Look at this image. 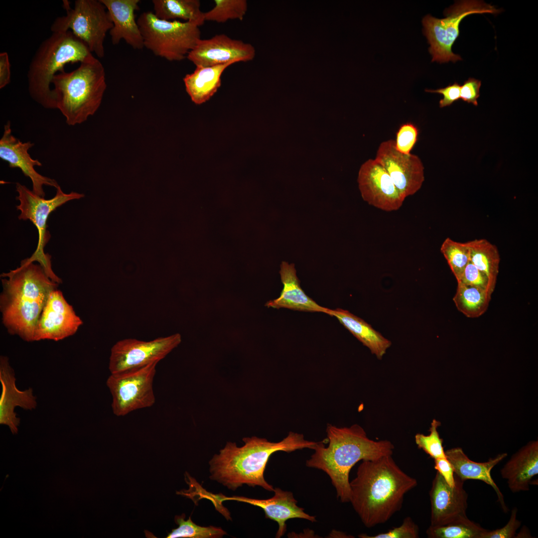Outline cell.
<instances>
[{
    "mask_svg": "<svg viewBox=\"0 0 538 538\" xmlns=\"http://www.w3.org/2000/svg\"><path fill=\"white\" fill-rule=\"evenodd\" d=\"M416 480L404 472L392 455L363 460L350 482V502L368 528L384 524L402 508Z\"/></svg>",
    "mask_w": 538,
    "mask_h": 538,
    "instance_id": "obj_1",
    "label": "cell"
},
{
    "mask_svg": "<svg viewBox=\"0 0 538 538\" xmlns=\"http://www.w3.org/2000/svg\"><path fill=\"white\" fill-rule=\"evenodd\" d=\"M243 441L245 444L241 447L228 442L209 463L210 478L233 490L246 484L273 491V486L264 478L265 470L271 454L279 451L289 453L303 448L313 449L318 443L307 440L303 434L292 431L278 442L257 436L244 437Z\"/></svg>",
    "mask_w": 538,
    "mask_h": 538,
    "instance_id": "obj_2",
    "label": "cell"
},
{
    "mask_svg": "<svg viewBox=\"0 0 538 538\" xmlns=\"http://www.w3.org/2000/svg\"><path fill=\"white\" fill-rule=\"evenodd\" d=\"M0 310L2 322L11 335L34 341L37 321L50 293L57 289L38 264L24 259L19 267L0 274Z\"/></svg>",
    "mask_w": 538,
    "mask_h": 538,
    "instance_id": "obj_3",
    "label": "cell"
},
{
    "mask_svg": "<svg viewBox=\"0 0 538 538\" xmlns=\"http://www.w3.org/2000/svg\"><path fill=\"white\" fill-rule=\"evenodd\" d=\"M329 444L318 442L314 453L306 461L309 468L321 470L330 477L337 496L343 503L350 497L349 473L359 461L373 460L392 455L394 446L389 440L370 439L365 430L355 424L347 427H338L328 424L326 428Z\"/></svg>",
    "mask_w": 538,
    "mask_h": 538,
    "instance_id": "obj_4",
    "label": "cell"
},
{
    "mask_svg": "<svg viewBox=\"0 0 538 538\" xmlns=\"http://www.w3.org/2000/svg\"><path fill=\"white\" fill-rule=\"evenodd\" d=\"M56 109L69 126L85 122L98 110L107 88L104 67L93 54L76 69L55 75L52 82Z\"/></svg>",
    "mask_w": 538,
    "mask_h": 538,
    "instance_id": "obj_5",
    "label": "cell"
},
{
    "mask_svg": "<svg viewBox=\"0 0 538 538\" xmlns=\"http://www.w3.org/2000/svg\"><path fill=\"white\" fill-rule=\"evenodd\" d=\"M92 55L86 44L68 30L52 32L34 54L27 72L31 98L46 109H56L52 82L67 64L80 63Z\"/></svg>",
    "mask_w": 538,
    "mask_h": 538,
    "instance_id": "obj_6",
    "label": "cell"
},
{
    "mask_svg": "<svg viewBox=\"0 0 538 538\" xmlns=\"http://www.w3.org/2000/svg\"><path fill=\"white\" fill-rule=\"evenodd\" d=\"M136 21L144 47L169 61L187 58L201 39L199 27L193 22L161 20L151 11L142 12Z\"/></svg>",
    "mask_w": 538,
    "mask_h": 538,
    "instance_id": "obj_7",
    "label": "cell"
},
{
    "mask_svg": "<svg viewBox=\"0 0 538 538\" xmlns=\"http://www.w3.org/2000/svg\"><path fill=\"white\" fill-rule=\"evenodd\" d=\"M62 7L66 14L55 19L50 27L52 32L69 30L92 53L103 58L105 38L113 26L105 6L100 0H76L72 7L69 1L63 0Z\"/></svg>",
    "mask_w": 538,
    "mask_h": 538,
    "instance_id": "obj_8",
    "label": "cell"
},
{
    "mask_svg": "<svg viewBox=\"0 0 538 538\" xmlns=\"http://www.w3.org/2000/svg\"><path fill=\"white\" fill-rule=\"evenodd\" d=\"M16 190L18 193L16 199L19 202L16 208L20 212L18 219L30 220L37 228L38 233L35 251L30 258L24 260L30 263L37 262L53 281L61 283L62 282L61 279L52 269L51 256L44 251L51 238L50 234L47 230V219L51 213L56 208L69 201L81 199L84 197V194L73 191L65 193L59 186L56 188L55 196L46 199L18 182L16 183Z\"/></svg>",
    "mask_w": 538,
    "mask_h": 538,
    "instance_id": "obj_9",
    "label": "cell"
},
{
    "mask_svg": "<svg viewBox=\"0 0 538 538\" xmlns=\"http://www.w3.org/2000/svg\"><path fill=\"white\" fill-rule=\"evenodd\" d=\"M500 10L494 6L478 0H461L446 10V17L439 19L426 15L422 20L424 34L426 36L432 56V62L445 63L461 60L453 53L452 47L459 35V24L466 16L475 13L497 14Z\"/></svg>",
    "mask_w": 538,
    "mask_h": 538,
    "instance_id": "obj_10",
    "label": "cell"
},
{
    "mask_svg": "<svg viewBox=\"0 0 538 538\" xmlns=\"http://www.w3.org/2000/svg\"><path fill=\"white\" fill-rule=\"evenodd\" d=\"M157 363L111 374L106 385L112 397V408L115 415L124 416L155 404L153 383Z\"/></svg>",
    "mask_w": 538,
    "mask_h": 538,
    "instance_id": "obj_11",
    "label": "cell"
},
{
    "mask_svg": "<svg viewBox=\"0 0 538 538\" xmlns=\"http://www.w3.org/2000/svg\"><path fill=\"white\" fill-rule=\"evenodd\" d=\"M181 342L179 333L148 341L132 338L120 340L111 348L109 369L111 374H116L158 363Z\"/></svg>",
    "mask_w": 538,
    "mask_h": 538,
    "instance_id": "obj_12",
    "label": "cell"
},
{
    "mask_svg": "<svg viewBox=\"0 0 538 538\" xmlns=\"http://www.w3.org/2000/svg\"><path fill=\"white\" fill-rule=\"evenodd\" d=\"M375 159L386 169L405 198L414 194L421 187L424 174L420 158L415 154H405L397 151L394 140L381 142Z\"/></svg>",
    "mask_w": 538,
    "mask_h": 538,
    "instance_id": "obj_13",
    "label": "cell"
},
{
    "mask_svg": "<svg viewBox=\"0 0 538 538\" xmlns=\"http://www.w3.org/2000/svg\"><path fill=\"white\" fill-rule=\"evenodd\" d=\"M358 182L363 200L383 211L398 210L405 198L386 169L375 159H369L361 165Z\"/></svg>",
    "mask_w": 538,
    "mask_h": 538,
    "instance_id": "obj_14",
    "label": "cell"
},
{
    "mask_svg": "<svg viewBox=\"0 0 538 538\" xmlns=\"http://www.w3.org/2000/svg\"><path fill=\"white\" fill-rule=\"evenodd\" d=\"M83 324L73 307L57 289L49 294L37 321L34 341H58L74 335Z\"/></svg>",
    "mask_w": 538,
    "mask_h": 538,
    "instance_id": "obj_15",
    "label": "cell"
},
{
    "mask_svg": "<svg viewBox=\"0 0 538 538\" xmlns=\"http://www.w3.org/2000/svg\"><path fill=\"white\" fill-rule=\"evenodd\" d=\"M255 56V49L251 44L220 34L209 39L201 38L187 58L196 67L212 66L231 62H246Z\"/></svg>",
    "mask_w": 538,
    "mask_h": 538,
    "instance_id": "obj_16",
    "label": "cell"
},
{
    "mask_svg": "<svg viewBox=\"0 0 538 538\" xmlns=\"http://www.w3.org/2000/svg\"><path fill=\"white\" fill-rule=\"evenodd\" d=\"M455 485L450 486L438 472L429 491L430 525L440 526L466 517L468 494L464 481L454 475Z\"/></svg>",
    "mask_w": 538,
    "mask_h": 538,
    "instance_id": "obj_17",
    "label": "cell"
},
{
    "mask_svg": "<svg viewBox=\"0 0 538 538\" xmlns=\"http://www.w3.org/2000/svg\"><path fill=\"white\" fill-rule=\"evenodd\" d=\"M34 145L31 141L22 142L13 135L10 122L8 121L4 126L3 134L0 139V158L6 161L10 167L19 168L25 176L30 179L32 191L44 197V185L56 189L59 185L55 179L44 176L35 170V166H41L42 163L38 160L32 158L28 152Z\"/></svg>",
    "mask_w": 538,
    "mask_h": 538,
    "instance_id": "obj_18",
    "label": "cell"
},
{
    "mask_svg": "<svg viewBox=\"0 0 538 538\" xmlns=\"http://www.w3.org/2000/svg\"><path fill=\"white\" fill-rule=\"evenodd\" d=\"M14 372L8 358L0 357V382L2 392L0 398V424L7 425L13 434L18 432L20 419L14 409L19 406L25 410H32L37 406L36 397L29 388L20 391L15 385Z\"/></svg>",
    "mask_w": 538,
    "mask_h": 538,
    "instance_id": "obj_19",
    "label": "cell"
},
{
    "mask_svg": "<svg viewBox=\"0 0 538 538\" xmlns=\"http://www.w3.org/2000/svg\"><path fill=\"white\" fill-rule=\"evenodd\" d=\"M274 495L268 499H256L241 496L231 497H220L221 500H235L245 502L262 508L266 518L277 522L278 529L276 538L282 537L286 531L285 522L291 519L298 518L314 522L315 517L304 511V509L297 505V501L291 492L274 488Z\"/></svg>",
    "mask_w": 538,
    "mask_h": 538,
    "instance_id": "obj_20",
    "label": "cell"
},
{
    "mask_svg": "<svg viewBox=\"0 0 538 538\" xmlns=\"http://www.w3.org/2000/svg\"><path fill=\"white\" fill-rule=\"evenodd\" d=\"M100 0L105 6L113 24L109 31L112 44H118L123 39L133 49H142L143 38L134 13L139 8L140 0Z\"/></svg>",
    "mask_w": 538,
    "mask_h": 538,
    "instance_id": "obj_21",
    "label": "cell"
},
{
    "mask_svg": "<svg viewBox=\"0 0 538 538\" xmlns=\"http://www.w3.org/2000/svg\"><path fill=\"white\" fill-rule=\"evenodd\" d=\"M445 453L453 467L454 475L464 482L470 479L477 480L491 486L497 495L502 509L507 512L504 496L491 475L493 468L507 456V453L499 454L484 462H477L470 459L460 447L449 449Z\"/></svg>",
    "mask_w": 538,
    "mask_h": 538,
    "instance_id": "obj_22",
    "label": "cell"
},
{
    "mask_svg": "<svg viewBox=\"0 0 538 538\" xmlns=\"http://www.w3.org/2000/svg\"><path fill=\"white\" fill-rule=\"evenodd\" d=\"M538 474V442L532 441L513 454L501 470L513 493L529 490Z\"/></svg>",
    "mask_w": 538,
    "mask_h": 538,
    "instance_id": "obj_23",
    "label": "cell"
},
{
    "mask_svg": "<svg viewBox=\"0 0 538 538\" xmlns=\"http://www.w3.org/2000/svg\"><path fill=\"white\" fill-rule=\"evenodd\" d=\"M283 284L280 296L266 304L268 307L286 308L291 309L326 313L328 308L320 306L308 296L300 286L293 264L282 262L279 271Z\"/></svg>",
    "mask_w": 538,
    "mask_h": 538,
    "instance_id": "obj_24",
    "label": "cell"
},
{
    "mask_svg": "<svg viewBox=\"0 0 538 538\" xmlns=\"http://www.w3.org/2000/svg\"><path fill=\"white\" fill-rule=\"evenodd\" d=\"M234 63L231 62L212 66H196L193 72L186 74L183 80L192 101L201 105L208 101L221 86L224 71Z\"/></svg>",
    "mask_w": 538,
    "mask_h": 538,
    "instance_id": "obj_25",
    "label": "cell"
},
{
    "mask_svg": "<svg viewBox=\"0 0 538 538\" xmlns=\"http://www.w3.org/2000/svg\"><path fill=\"white\" fill-rule=\"evenodd\" d=\"M326 313L336 317L341 324L368 347L379 359L382 358L391 345L390 341L375 330L370 324L348 310L340 308L328 309Z\"/></svg>",
    "mask_w": 538,
    "mask_h": 538,
    "instance_id": "obj_26",
    "label": "cell"
},
{
    "mask_svg": "<svg viewBox=\"0 0 538 538\" xmlns=\"http://www.w3.org/2000/svg\"><path fill=\"white\" fill-rule=\"evenodd\" d=\"M152 3L154 14L160 19L172 21L181 19L195 23L199 27L205 21L199 0H153Z\"/></svg>",
    "mask_w": 538,
    "mask_h": 538,
    "instance_id": "obj_27",
    "label": "cell"
},
{
    "mask_svg": "<svg viewBox=\"0 0 538 538\" xmlns=\"http://www.w3.org/2000/svg\"><path fill=\"white\" fill-rule=\"evenodd\" d=\"M470 261L488 277L490 289L494 292L499 271L500 256L497 247L484 239L466 242Z\"/></svg>",
    "mask_w": 538,
    "mask_h": 538,
    "instance_id": "obj_28",
    "label": "cell"
},
{
    "mask_svg": "<svg viewBox=\"0 0 538 538\" xmlns=\"http://www.w3.org/2000/svg\"><path fill=\"white\" fill-rule=\"evenodd\" d=\"M491 299L485 290L458 282L453 300L459 311L467 317L475 318L485 313Z\"/></svg>",
    "mask_w": 538,
    "mask_h": 538,
    "instance_id": "obj_29",
    "label": "cell"
},
{
    "mask_svg": "<svg viewBox=\"0 0 538 538\" xmlns=\"http://www.w3.org/2000/svg\"><path fill=\"white\" fill-rule=\"evenodd\" d=\"M486 530L466 516L445 525L430 526L426 533L429 538H480Z\"/></svg>",
    "mask_w": 538,
    "mask_h": 538,
    "instance_id": "obj_30",
    "label": "cell"
},
{
    "mask_svg": "<svg viewBox=\"0 0 538 538\" xmlns=\"http://www.w3.org/2000/svg\"><path fill=\"white\" fill-rule=\"evenodd\" d=\"M185 515L176 516L174 520L178 527L172 529L166 538H221L227 533L220 528L201 527L194 523L189 517L185 520Z\"/></svg>",
    "mask_w": 538,
    "mask_h": 538,
    "instance_id": "obj_31",
    "label": "cell"
},
{
    "mask_svg": "<svg viewBox=\"0 0 538 538\" xmlns=\"http://www.w3.org/2000/svg\"><path fill=\"white\" fill-rule=\"evenodd\" d=\"M214 6L204 12L205 21L224 23L230 19L242 20L246 14V0H215Z\"/></svg>",
    "mask_w": 538,
    "mask_h": 538,
    "instance_id": "obj_32",
    "label": "cell"
},
{
    "mask_svg": "<svg viewBox=\"0 0 538 538\" xmlns=\"http://www.w3.org/2000/svg\"><path fill=\"white\" fill-rule=\"evenodd\" d=\"M440 251L446 260L457 281L469 262V249L466 243L455 241L447 238L442 243Z\"/></svg>",
    "mask_w": 538,
    "mask_h": 538,
    "instance_id": "obj_33",
    "label": "cell"
},
{
    "mask_svg": "<svg viewBox=\"0 0 538 538\" xmlns=\"http://www.w3.org/2000/svg\"><path fill=\"white\" fill-rule=\"evenodd\" d=\"M440 422L433 419L429 428V434L417 433L414 436L415 442L419 449L434 459L446 457L442 446L443 439L439 436L437 428Z\"/></svg>",
    "mask_w": 538,
    "mask_h": 538,
    "instance_id": "obj_34",
    "label": "cell"
},
{
    "mask_svg": "<svg viewBox=\"0 0 538 538\" xmlns=\"http://www.w3.org/2000/svg\"><path fill=\"white\" fill-rule=\"evenodd\" d=\"M418 130L411 123L403 124L399 128L395 140V146L397 151L409 154L414 146L418 138Z\"/></svg>",
    "mask_w": 538,
    "mask_h": 538,
    "instance_id": "obj_35",
    "label": "cell"
},
{
    "mask_svg": "<svg viewBox=\"0 0 538 538\" xmlns=\"http://www.w3.org/2000/svg\"><path fill=\"white\" fill-rule=\"evenodd\" d=\"M359 537L362 538H419L418 526L410 517H406L402 525L394 528L388 532L375 536L361 534Z\"/></svg>",
    "mask_w": 538,
    "mask_h": 538,
    "instance_id": "obj_36",
    "label": "cell"
},
{
    "mask_svg": "<svg viewBox=\"0 0 538 538\" xmlns=\"http://www.w3.org/2000/svg\"><path fill=\"white\" fill-rule=\"evenodd\" d=\"M458 282L483 289L491 296L493 293L490 289L489 280L487 276L477 269L470 260Z\"/></svg>",
    "mask_w": 538,
    "mask_h": 538,
    "instance_id": "obj_37",
    "label": "cell"
},
{
    "mask_svg": "<svg viewBox=\"0 0 538 538\" xmlns=\"http://www.w3.org/2000/svg\"><path fill=\"white\" fill-rule=\"evenodd\" d=\"M518 509L515 507L511 512L510 519L503 528L493 531L486 530L480 538H514L516 531L521 525V522L517 518Z\"/></svg>",
    "mask_w": 538,
    "mask_h": 538,
    "instance_id": "obj_38",
    "label": "cell"
},
{
    "mask_svg": "<svg viewBox=\"0 0 538 538\" xmlns=\"http://www.w3.org/2000/svg\"><path fill=\"white\" fill-rule=\"evenodd\" d=\"M481 82L477 79L469 78L464 82L460 88V99L467 103H471L475 106L478 105L477 99L480 96V88Z\"/></svg>",
    "mask_w": 538,
    "mask_h": 538,
    "instance_id": "obj_39",
    "label": "cell"
},
{
    "mask_svg": "<svg viewBox=\"0 0 538 538\" xmlns=\"http://www.w3.org/2000/svg\"><path fill=\"white\" fill-rule=\"evenodd\" d=\"M460 88L461 86L457 82H455L453 84L449 85L445 88L436 90L426 89L425 91L427 92L442 95L443 97L439 101V107L443 108L450 106L454 102L460 99Z\"/></svg>",
    "mask_w": 538,
    "mask_h": 538,
    "instance_id": "obj_40",
    "label": "cell"
},
{
    "mask_svg": "<svg viewBox=\"0 0 538 538\" xmlns=\"http://www.w3.org/2000/svg\"><path fill=\"white\" fill-rule=\"evenodd\" d=\"M434 469L451 487L455 485L453 467L446 457L434 459Z\"/></svg>",
    "mask_w": 538,
    "mask_h": 538,
    "instance_id": "obj_41",
    "label": "cell"
},
{
    "mask_svg": "<svg viewBox=\"0 0 538 538\" xmlns=\"http://www.w3.org/2000/svg\"><path fill=\"white\" fill-rule=\"evenodd\" d=\"M10 64L8 53H0V89H2L10 82Z\"/></svg>",
    "mask_w": 538,
    "mask_h": 538,
    "instance_id": "obj_42",
    "label": "cell"
},
{
    "mask_svg": "<svg viewBox=\"0 0 538 538\" xmlns=\"http://www.w3.org/2000/svg\"><path fill=\"white\" fill-rule=\"evenodd\" d=\"M515 538H532V536L528 529L524 526L520 533L516 535Z\"/></svg>",
    "mask_w": 538,
    "mask_h": 538,
    "instance_id": "obj_43",
    "label": "cell"
}]
</instances>
